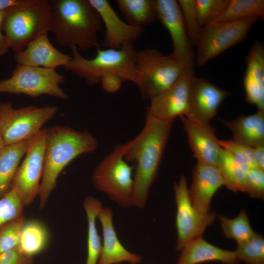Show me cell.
Instances as JSON below:
<instances>
[{
    "label": "cell",
    "instance_id": "21",
    "mask_svg": "<svg viewBox=\"0 0 264 264\" xmlns=\"http://www.w3.org/2000/svg\"><path fill=\"white\" fill-rule=\"evenodd\" d=\"M243 86L246 102L264 111V46L259 41L252 44L246 58Z\"/></svg>",
    "mask_w": 264,
    "mask_h": 264
},
{
    "label": "cell",
    "instance_id": "37",
    "mask_svg": "<svg viewBox=\"0 0 264 264\" xmlns=\"http://www.w3.org/2000/svg\"><path fill=\"white\" fill-rule=\"evenodd\" d=\"M244 192L252 198L264 199V170L258 168L249 169Z\"/></svg>",
    "mask_w": 264,
    "mask_h": 264
},
{
    "label": "cell",
    "instance_id": "5",
    "mask_svg": "<svg viewBox=\"0 0 264 264\" xmlns=\"http://www.w3.org/2000/svg\"><path fill=\"white\" fill-rule=\"evenodd\" d=\"M52 25L48 0H21L5 13L1 30L9 49L23 50L37 37L47 34Z\"/></svg>",
    "mask_w": 264,
    "mask_h": 264
},
{
    "label": "cell",
    "instance_id": "23",
    "mask_svg": "<svg viewBox=\"0 0 264 264\" xmlns=\"http://www.w3.org/2000/svg\"><path fill=\"white\" fill-rule=\"evenodd\" d=\"M222 122L232 132L235 141L252 148L264 144V111L258 110L254 114Z\"/></svg>",
    "mask_w": 264,
    "mask_h": 264
},
{
    "label": "cell",
    "instance_id": "9",
    "mask_svg": "<svg viewBox=\"0 0 264 264\" xmlns=\"http://www.w3.org/2000/svg\"><path fill=\"white\" fill-rule=\"evenodd\" d=\"M65 81V77L55 69L17 64L10 77L0 80V93L32 97L47 95L67 100L68 95L60 86Z\"/></svg>",
    "mask_w": 264,
    "mask_h": 264
},
{
    "label": "cell",
    "instance_id": "14",
    "mask_svg": "<svg viewBox=\"0 0 264 264\" xmlns=\"http://www.w3.org/2000/svg\"><path fill=\"white\" fill-rule=\"evenodd\" d=\"M231 93L208 80L194 75L190 81L188 119L203 125H209L216 116L219 107Z\"/></svg>",
    "mask_w": 264,
    "mask_h": 264
},
{
    "label": "cell",
    "instance_id": "36",
    "mask_svg": "<svg viewBox=\"0 0 264 264\" xmlns=\"http://www.w3.org/2000/svg\"><path fill=\"white\" fill-rule=\"evenodd\" d=\"M219 144L222 149L245 164L249 169L258 168L256 166L253 148L238 143L234 140H220Z\"/></svg>",
    "mask_w": 264,
    "mask_h": 264
},
{
    "label": "cell",
    "instance_id": "42",
    "mask_svg": "<svg viewBox=\"0 0 264 264\" xmlns=\"http://www.w3.org/2000/svg\"><path fill=\"white\" fill-rule=\"evenodd\" d=\"M21 0H0V12H5L18 4Z\"/></svg>",
    "mask_w": 264,
    "mask_h": 264
},
{
    "label": "cell",
    "instance_id": "34",
    "mask_svg": "<svg viewBox=\"0 0 264 264\" xmlns=\"http://www.w3.org/2000/svg\"><path fill=\"white\" fill-rule=\"evenodd\" d=\"M229 2V0H196L198 19L201 27L218 19Z\"/></svg>",
    "mask_w": 264,
    "mask_h": 264
},
{
    "label": "cell",
    "instance_id": "19",
    "mask_svg": "<svg viewBox=\"0 0 264 264\" xmlns=\"http://www.w3.org/2000/svg\"><path fill=\"white\" fill-rule=\"evenodd\" d=\"M102 228L103 241L98 264H118L127 262L139 264L142 257L129 251L121 243L114 229L113 213L109 207H103L98 215Z\"/></svg>",
    "mask_w": 264,
    "mask_h": 264
},
{
    "label": "cell",
    "instance_id": "31",
    "mask_svg": "<svg viewBox=\"0 0 264 264\" xmlns=\"http://www.w3.org/2000/svg\"><path fill=\"white\" fill-rule=\"evenodd\" d=\"M239 263L245 264H264V238L255 232L248 241L238 244L234 251Z\"/></svg>",
    "mask_w": 264,
    "mask_h": 264
},
{
    "label": "cell",
    "instance_id": "2",
    "mask_svg": "<svg viewBox=\"0 0 264 264\" xmlns=\"http://www.w3.org/2000/svg\"><path fill=\"white\" fill-rule=\"evenodd\" d=\"M46 130L44 170L38 195L40 209L45 205L64 168L78 156L96 151L98 145L96 138L88 131L61 125Z\"/></svg>",
    "mask_w": 264,
    "mask_h": 264
},
{
    "label": "cell",
    "instance_id": "26",
    "mask_svg": "<svg viewBox=\"0 0 264 264\" xmlns=\"http://www.w3.org/2000/svg\"><path fill=\"white\" fill-rule=\"evenodd\" d=\"M83 207L88 220L87 257L86 264H98L102 242L98 233L96 220L103 208L101 202L96 198L88 196L83 201Z\"/></svg>",
    "mask_w": 264,
    "mask_h": 264
},
{
    "label": "cell",
    "instance_id": "17",
    "mask_svg": "<svg viewBox=\"0 0 264 264\" xmlns=\"http://www.w3.org/2000/svg\"><path fill=\"white\" fill-rule=\"evenodd\" d=\"M179 117L197 162L218 167L222 148L214 129L210 125L199 124L184 116Z\"/></svg>",
    "mask_w": 264,
    "mask_h": 264
},
{
    "label": "cell",
    "instance_id": "38",
    "mask_svg": "<svg viewBox=\"0 0 264 264\" xmlns=\"http://www.w3.org/2000/svg\"><path fill=\"white\" fill-rule=\"evenodd\" d=\"M33 257L22 253L16 246L0 253V264H33Z\"/></svg>",
    "mask_w": 264,
    "mask_h": 264
},
{
    "label": "cell",
    "instance_id": "25",
    "mask_svg": "<svg viewBox=\"0 0 264 264\" xmlns=\"http://www.w3.org/2000/svg\"><path fill=\"white\" fill-rule=\"evenodd\" d=\"M116 3L131 25L145 27L157 19L156 0H117Z\"/></svg>",
    "mask_w": 264,
    "mask_h": 264
},
{
    "label": "cell",
    "instance_id": "1",
    "mask_svg": "<svg viewBox=\"0 0 264 264\" xmlns=\"http://www.w3.org/2000/svg\"><path fill=\"white\" fill-rule=\"evenodd\" d=\"M173 121L159 119L147 113L145 125L134 138L126 143L124 158L133 162L134 206L144 208L154 182Z\"/></svg>",
    "mask_w": 264,
    "mask_h": 264
},
{
    "label": "cell",
    "instance_id": "39",
    "mask_svg": "<svg viewBox=\"0 0 264 264\" xmlns=\"http://www.w3.org/2000/svg\"><path fill=\"white\" fill-rule=\"evenodd\" d=\"M123 80L119 76L108 74L103 76L100 81L104 90L109 93H114L121 88Z\"/></svg>",
    "mask_w": 264,
    "mask_h": 264
},
{
    "label": "cell",
    "instance_id": "16",
    "mask_svg": "<svg viewBox=\"0 0 264 264\" xmlns=\"http://www.w3.org/2000/svg\"><path fill=\"white\" fill-rule=\"evenodd\" d=\"M99 14L105 30L103 46L118 49L133 44L143 34L145 27L134 26L122 21L107 0H89Z\"/></svg>",
    "mask_w": 264,
    "mask_h": 264
},
{
    "label": "cell",
    "instance_id": "41",
    "mask_svg": "<svg viewBox=\"0 0 264 264\" xmlns=\"http://www.w3.org/2000/svg\"><path fill=\"white\" fill-rule=\"evenodd\" d=\"M5 12H0V57L6 55L9 49L6 38L1 30L2 22Z\"/></svg>",
    "mask_w": 264,
    "mask_h": 264
},
{
    "label": "cell",
    "instance_id": "35",
    "mask_svg": "<svg viewBox=\"0 0 264 264\" xmlns=\"http://www.w3.org/2000/svg\"><path fill=\"white\" fill-rule=\"evenodd\" d=\"M25 220V217L22 215L0 227V253L18 245Z\"/></svg>",
    "mask_w": 264,
    "mask_h": 264
},
{
    "label": "cell",
    "instance_id": "8",
    "mask_svg": "<svg viewBox=\"0 0 264 264\" xmlns=\"http://www.w3.org/2000/svg\"><path fill=\"white\" fill-rule=\"evenodd\" d=\"M58 110L56 106L16 109L10 102H0V129L5 145L31 140Z\"/></svg>",
    "mask_w": 264,
    "mask_h": 264
},
{
    "label": "cell",
    "instance_id": "11",
    "mask_svg": "<svg viewBox=\"0 0 264 264\" xmlns=\"http://www.w3.org/2000/svg\"><path fill=\"white\" fill-rule=\"evenodd\" d=\"M176 204V226L177 238L176 249L181 251L192 241L202 237L206 228L211 225L216 213L201 214L193 206L188 193L186 177L181 176L174 186Z\"/></svg>",
    "mask_w": 264,
    "mask_h": 264
},
{
    "label": "cell",
    "instance_id": "4",
    "mask_svg": "<svg viewBox=\"0 0 264 264\" xmlns=\"http://www.w3.org/2000/svg\"><path fill=\"white\" fill-rule=\"evenodd\" d=\"M70 48L71 59L64 69L84 79L87 85H96L108 74L117 75L123 81L135 84L137 51L133 44H126L118 49L97 47V53L91 59L83 57L76 47Z\"/></svg>",
    "mask_w": 264,
    "mask_h": 264
},
{
    "label": "cell",
    "instance_id": "18",
    "mask_svg": "<svg viewBox=\"0 0 264 264\" xmlns=\"http://www.w3.org/2000/svg\"><path fill=\"white\" fill-rule=\"evenodd\" d=\"M224 185L218 167L197 162L193 170L192 184L188 189L193 206L201 214L208 213L214 196Z\"/></svg>",
    "mask_w": 264,
    "mask_h": 264
},
{
    "label": "cell",
    "instance_id": "40",
    "mask_svg": "<svg viewBox=\"0 0 264 264\" xmlns=\"http://www.w3.org/2000/svg\"><path fill=\"white\" fill-rule=\"evenodd\" d=\"M253 151L257 167L264 170V144L253 148Z\"/></svg>",
    "mask_w": 264,
    "mask_h": 264
},
{
    "label": "cell",
    "instance_id": "15",
    "mask_svg": "<svg viewBox=\"0 0 264 264\" xmlns=\"http://www.w3.org/2000/svg\"><path fill=\"white\" fill-rule=\"evenodd\" d=\"M194 75L186 70L163 92L150 100L148 113L164 121L185 116L188 110L190 81Z\"/></svg>",
    "mask_w": 264,
    "mask_h": 264
},
{
    "label": "cell",
    "instance_id": "22",
    "mask_svg": "<svg viewBox=\"0 0 264 264\" xmlns=\"http://www.w3.org/2000/svg\"><path fill=\"white\" fill-rule=\"evenodd\" d=\"M180 251L176 264H200L215 261L223 264L239 263L234 251L219 248L202 237L192 241Z\"/></svg>",
    "mask_w": 264,
    "mask_h": 264
},
{
    "label": "cell",
    "instance_id": "7",
    "mask_svg": "<svg viewBox=\"0 0 264 264\" xmlns=\"http://www.w3.org/2000/svg\"><path fill=\"white\" fill-rule=\"evenodd\" d=\"M136 80L143 100H151L173 85L185 70L171 53L164 55L154 48L137 51Z\"/></svg>",
    "mask_w": 264,
    "mask_h": 264
},
{
    "label": "cell",
    "instance_id": "32",
    "mask_svg": "<svg viewBox=\"0 0 264 264\" xmlns=\"http://www.w3.org/2000/svg\"><path fill=\"white\" fill-rule=\"evenodd\" d=\"M25 206L17 189H10L0 198V227L22 215Z\"/></svg>",
    "mask_w": 264,
    "mask_h": 264
},
{
    "label": "cell",
    "instance_id": "6",
    "mask_svg": "<svg viewBox=\"0 0 264 264\" xmlns=\"http://www.w3.org/2000/svg\"><path fill=\"white\" fill-rule=\"evenodd\" d=\"M125 144H117L94 169L91 180L95 187L119 206H134L133 168L124 158Z\"/></svg>",
    "mask_w": 264,
    "mask_h": 264
},
{
    "label": "cell",
    "instance_id": "3",
    "mask_svg": "<svg viewBox=\"0 0 264 264\" xmlns=\"http://www.w3.org/2000/svg\"><path fill=\"white\" fill-rule=\"evenodd\" d=\"M50 32L62 47L88 50L98 47L101 18L89 0H50Z\"/></svg>",
    "mask_w": 264,
    "mask_h": 264
},
{
    "label": "cell",
    "instance_id": "24",
    "mask_svg": "<svg viewBox=\"0 0 264 264\" xmlns=\"http://www.w3.org/2000/svg\"><path fill=\"white\" fill-rule=\"evenodd\" d=\"M32 139L6 145L0 151V198L10 189L20 162Z\"/></svg>",
    "mask_w": 264,
    "mask_h": 264
},
{
    "label": "cell",
    "instance_id": "30",
    "mask_svg": "<svg viewBox=\"0 0 264 264\" xmlns=\"http://www.w3.org/2000/svg\"><path fill=\"white\" fill-rule=\"evenodd\" d=\"M222 231L228 239L235 240L238 244L249 240L254 234L246 212L241 210L233 219L218 216Z\"/></svg>",
    "mask_w": 264,
    "mask_h": 264
},
{
    "label": "cell",
    "instance_id": "20",
    "mask_svg": "<svg viewBox=\"0 0 264 264\" xmlns=\"http://www.w3.org/2000/svg\"><path fill=\"white\" fill-rule=\"evenodd\" d=\"M14 59L17 65L55 69L66 65L71 60V55L56 48L47 34H44L30 42L23 50L14 53Z\"/></svg>",
    "mask_w": 264,
    "mask_h": 264
},
{
    "label": "cell",
    "instance_id": "29",
    "mask_svg": "<svg viewBox=\"0 0 264 264\" xmlns=\"http://www.w3.org/2000/svg\"><path fill=\"white\" fill-rule=\"evenodd\" d=\"M250 17L259 19L264 17V0H229L223 13L212 22L234 21Z\"/></svg>",
    "mask_w": 264,
    "mask_h": 264
},
{
    "label": "cell",
    "instance_id": "27",
    "mask_svg": "<svg viewBox=\"0 0 264 264\" xmlns=\"http://www.w3.org/2000/svg\"><path fill=\"white\" fill-rule=\"evenodd\" d=\"M218 168L224 181V186L233 192H245L249 168L229 153L222 149Z\"/></svg>",
    "mask_w": 264,
    "mask_h": 264
},
{
    "label": "cell",
    "instance_id": "28",
    "mask_svg": "<svg viewBox=\"0 0 264 264\" xmlns=\"http://www.w3.org/2000/svg\"><path fill=\"white\" fill-rule=\"evenodd\" d=\"M48 239L47 230L42 222L36 220H25L17 246L22 253L33 257L44 249Z\"/></svg>",
    "mask_w": 264,
    "mask_h": 264
},
{
    "label": "cell",
    "instance_id": "10",
    "mask_svg": "<svg viewBox=\"0 0 264 264\" xmlns=\"http://www.w3.org/2000/svg\"><path fill=\"white\" fill-rule=\"evenodd\" d=\"M258 19L250 17L234 21L212 22L203 26L196 45L195 58L198 65H204L243 41Z\"/></svg>",
    "mask_w": 264,
    "mask_h": 264
},
{
    "label": "cell",
    "instance_id": "43",
    "mask_svg": "<svg viewBox=\"0 0 264 264\" xmlns=\"http://www.w3.org/2000/svg\"><path fill=\"white\" fill-rule=\"evenodd\" d=\"M3 136L0 129V151L5 146Z\"/></svg>",
    "mask_w": 264,
    "mask_h": 264
},
{
    "label": "cell",
    "instance_id": "12",
    "mask_svg": "<svg viewBox=\"0 0 264 264\" xmlns=\"http://www.w3.org/2000/svg\"><path fill=\"white\" fill-rule=\"evenodd\" d=\"M46 132V129H43L32 139L12 182L11 187L18 191L25 206L32 203L39 195L44 170Z\"/></svg>",
    "mask_w": 264,
    "mask_h": 264
},
{
    "label": "cell",
    "instance_id": "33",
    "mask_svg": "<svg viewBox=\"0 0 264 264\" xmlns=\"http://www.w3.org/2000/svg\"><path fill=\"white\" fill-rule=\"evenodd\" d=\"M189 39L192 46L197 44L201 29L196 6V0H178Z\"/></svg>",
    "mask_w": 264,
    "mask_h": 264
},
{
    "label": "cell",
    "instance_id": "13",
    "mask_svg": "<svg viewBox=\"0 0 264 264\" xmlns=\"http://www.w3.org/2000/svg\"><path fill=\"white\" fill-rule=\"evenodd\" d=\"M156 7L157 19L172 39V54L182 64L185 70L194 74L195 56L177 1L156 0Z\"/></svg>",
    "mask_w": 264,
    "mask_h": 264
}]
</instances>
